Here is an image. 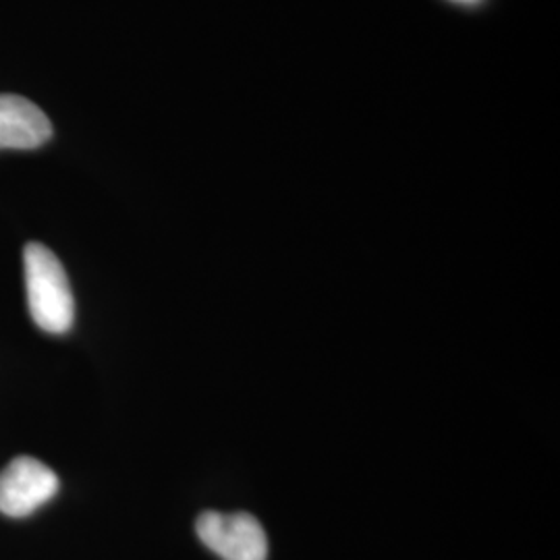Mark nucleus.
<instances>
[{
    "label": "nucleus",
    "mask_w": 560,
    "mask_h": 560,
    "mask_svg": "<svg viewBox=\"0 0 560 560\" xmlns=\"http://www.w3.org/2000/svg\"><path fill=\"white\" fill-rule=\"evenodd\" d=\"M23 272L32 320L50 335L69 332L75 322V300L59 258L42 243H27Z\"/></svg>",
    "instance_id": "nucleus-1"
},
{
    "label": "nucleus",
    "mask_w": 560,
    "mask_h": 560,
    "mask_svg": "<svg viewBox=\"0 0 560 560\" xmlns=\"http://www.w3.org/2000/svg\"><path fill=\"white\" fill-rule=\"evenodd\" d=\"M196 532L201 544L222 560H266L268 538L260 521L247 513L200 515Z\"/></svg>",
    "instance_id": "nucleus-2"
},
{
    "label": "nucleus",
    "mask_w": 560,
    "mask_h": 560,
    "mask_svg": "<svg viewBox=\"0 0 560 560\" xmlns=\"http://www.w3.org/2000/svg\"><path fill=\"white\" fill-rule=\"evenodd\" d=\"M57 474L34 457H18L0 471V513L13 520L36 513L59 492Z\"/></svg>",
    "instance_id": "nucleus-3"
},
{
    "label": "nucleus",
    "mask_w": 560,
    "mask_h": 560,
    "mask_svg": "<svg viewBox=\"0 0 560 560\" xmlns=\"http://www.w3.org/2000/svg\"><path fill=\"white\" fill-rule=\"evenodd\" d=\"M52 138V122L38 104L0 94V150H34Z\"/></svg>",
    "instance_id": "nucleus-4"
}]
</instances>
